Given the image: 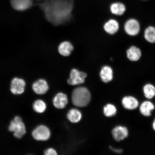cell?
Masks as SVG:
<instances>
[{"mask_svg": "<svg viewBox=\"0 0 155 155\" xmlns=\"http://www.w3.org/2000/svg\"><path fill=\"white\" fill-rule=\"evenodd\" d=\"M74 0H44L37 5L46 20L55 26L68 23L72 18Z\"/></svg>", "mask_w": 155, "mask_h": 155, "instance_id": "cell-1", "label": "cell"}, {"mask_svg": "<svg viewBox=\"0 0 155 155\" xmlns=\"http://www.w3.org/2000/svg\"><path fill=\"white\" fill-rule=\"evenodd\" d=\"M91 96L88 89L84 87H79L75 89L72 94V101L75 106L83 107L88 104Z\"/></svg>", "mask_w": 155, "mask_h": 155, "instance_id": "cell-2", "label": "cell"}, {"mask_svg": "<svg viewBox=\"0 0 155 155\" xmlns=\"http://www.w3.org/2000/svg\"><path fill=\"white\" fill-rule=\"evenodd\" d=\"M9 130L14 133V136L17 138L21 139L26 133V127L22 118L16 116L11 121L9 126Z\"/></svg>", "mask_w": 155, "mask_h": 155, "instance_id": "cell-3", "label": "cell"}, {"mask_svg": "<svg viewBox=\"0 0 155 155\" xmlns=\"http://www.w3.org/2000/svg\"><path fill=\"white\" fill-rule=\"evenodd\" d=\"M87 77L86 73L79 71L76 69H73L71 71L69 78L67 82L69 85L72 86L81 84L84 82Z\"/></svg>", "mask_w": 155, "mask_h": 155, "instance_id": "cell-4", "label": "cell"}, {"mask_svg": "<svg viewBox=\"0 0 155 155\" xmlns=\"http://www.w3.org/2000/svg\"><path fill=\"white\" fill-rule=\"evenodd\" d=\"M112 134L114 140L117 142H120L128 137L129 132V129L125 126L117 125L112 129Z\"/></svg>", "mask_w": 155, "mask_h": 155, "instance_id": "cell-5", "label": "cell"}, {"mask_svg": "<svg viewBox=\"0 0 155 155\" xmlns=\"http://www.w3.org/2000/svg\"><path fill=\"white\" fill-rule=\"evenodd\" d=\"M32 136L36 140L46 141L49 138L50 132L47 127L44 125H40L33 131Z\"/></svg>", "mask_w": 155, "mask_h": 155, "instance_id": "cell-6", "label": "cell"}, {"mask_svg": "<svg viewBox=\"0 0 155 155\" xmlns=\"http://www.w3.org/2000/svg\"><path fill=\"white\" fill-rule=\"evenodd\" d=\"M121 103L123 108L129 111H133L137 109L140 105L138 100L135 97L131 95L123 97Z\"/></svg>", "mask_w": 155, "mask_h": 155, "instance_id": "cell-7", "label": "cell"}, {"mask_svg": "<svg viewBox=\"0 0 155 155\" xmlns=\"http://www.w3.org/2000/svg\"><path fill=\"white\" fill-rule=\"evenodd\" d=\"M26 82L24 79L15 77L11 81L10 90L13 94H21L25 91Z\"/></svg>", "mask_w": 155, "mask_h": 155, "instance_id": "cell-8", "label": "cell"}, {"mask_svg": "<svg viewBox=\"0 0 155 155\" xmlns=\"http://www.w3.org/2000/svg\"><path fill=\"white\" fill-rule=\"evenodd\" d=\"M124 30L129 35L135 36L139 34L140 30V25L138 21L134 19L127 21L124 25Z\"/></svg>", "mask_w": 155, "mask_h": 155, "instance_id": "cell-9", "label": "cell"}, {"mask_svg": "<svg viewBox=\"0 0 155 155\" xmlns=\"http://www.w3.org/2000/svg\"><path fill=\"white\" fill-rule=\"evenodd\" d=\"M139 108L141 115L145 117H150L155 109V105L153 103L148 100L141 103Z\"/></svg>", "mask_w": 155, "mask_h": 155, "instance_id": "cell-10", "label": "cell"}, {"mask_svg": "<svg viewBox=\"0 0 155 155\" xmlns=\"http://www.w3.org/2000/svg\"><path fill=\"white\" fill-rule=\"evenodd\" d=\"M13 8L15 10L24 11L31 8L33 4L32 0H11Z\"/></svg>", "mask_w": 155, "mask_h": 155, "instance_id": "cell-11", "label": "cell"}, {"mask_svg": "<svg viewBox=\"0 0 155 155\" xmlns=\"http://www.w3.org/2000/svg\"><path fill=\"white\" fill-rule=\"evenodd\" d=\"M34 91L38 94H45L48 90V83L44 79H41L36 81L32 84Z\"/></svg>", "mask_w": 155, "mask_h": 155, "instance_id": "cell-12", "label": "cell"}, {"mask_svg": "<svg viewBox=\"0 0 155 155\" xmlns=\"http://www.w3.org/2000/svg\"><path fill=\"white\" fill-rule=\"evenodd\" d=\"M54 106L58 109H62L67 105L68 98L66 94L62 93H58L53 100Z\"/></svg>", "mask_w": 155, "mask_h": 155, "instance_id": "cell-13", "label": "cell"}, {"mask_svg": "<svg viewBox=\"0 0 155 155\" xmlns=\"http://www.w3.org/2000/svg\"><path fill=\"white\" fill-rule=\"evenodd\" d=\"M100 76L104 83L111 82L113 78V71L112 68L109 66H104L101 70Z\"/></svg>", "mask_w": 155, "mask_h": 155, "instance_id": "cell-14", "label": "cell"}, {"mask_svg": "<svg viewBox=\"0 0 155 155\" xmlns=\"http://www.w3.org/2000/svg\"><path fill=\"white\" fill-rule=\"evenodd\" d=\"M119 23L115 19H111L105 23L104 26V31L108 34L114 35L119 30Z\"/></svg>", "mask_w": 155, "mask_h": 155, "instance_id": "cell-15", "label": "cell"}, {"mask_svg": "<svg viewBox=\"0 0 155 155\" xmlns=\"http://www.w3.org/2000/svg\"><path fill=\"white\" fill-rule=\"evenodd\" d=\"M73 49L72 44L71 42L68 41L61 42L58 48L59 54L64 57H68L70 55Z\"/></svg>", "mask_w": 155, "mask_h": 155, "instance_id": "cell-16", "label": "cell"}, {"mask_svg": "<svg viewBox=\"0 0 155 155\" xmlns=\"http://www.w3.org/2000/svg\"><path fill=\"white\" fill-rule=\"evenodd\" d=\"M127 57L130 61H135L140 59L141 55V50L135 46H132L127 50Z\"/></svg>", "mask_w": 155, "mask_h": 155, "instance_id": "cell-17", "label": "cell"}, {"mask_svg": "<svg viewBox=\"0 0 155 155\" xmlns=\"http://www.w3.org/2000/svg\"><path fill=\"white\" fill-rule=\"evenodd\" d=\"M142 90L143 95L147 100H152L155 97V86L151 83L145 84Z\"/></svg>", "mask_w": 155, "mask_h": 155, "instance_id": "cell-18", "label": "cell"}, {"mask_svg": "<svg viewBox=\"0 0 155 155\" xmlns=\"http://www.w3.org/2000/svg\"><path fill=\"white\" fill-rule=\"evenodd\" d=\"M110 10L114 15H121L124 14L126 11V7L124 4L120 2L112 3L110 6Z\"/></svg>", "mask_w": 155, "mask_h": 155, "instance_id": "cell-19", "label": "cell"}, {"mask_svg": "<svg viewBox=\"0 0 155 155\" xmlns=\"http://www.w3.org/2000/svg\"><path fill=\"white\" fill-rule=\"evenodd\" d=\"M67 118L71 123H77L81 120L82 114L78 110L72 109L68 112Z\"/></svg>", "mask_w": 155, "mask_h": 155, "instance_id": "cell-20", "label": "cell"}, {"mask_svg": "<svg viewBox=\"0 0 155 155\" xmlns=\"http://www.w3.org/2000/svg\"><path fill=\"white\" fill-rule=\"evenodd\" d=\"M144 38L147 41L150 43L155 42V28L150 26L147 28L145 31Z\"/></svg>", "mask_w": 155, "mask_h": 155, "instance_id": "cell-21", "label": "cell"}, {"mask_svg": "<svg viewBox=\"0 0 155 155\" xmlns=\"http://www.w3.org/2000/svg\"><path fill=\"white\" fill-rule=\"evenodd\" d=\"M117 112V109L114 104H108L104 107V113L106 117H111L115 116Z\"/></svg>", "mask_w": 155, "mask_h": 155, "instance_id": "cell-22", "label": "cell"}, {"mask_svg": "<svg viewBox=\"0 0 155 155\" xmlns=\"http://www.w3.org/2000/svg\"><path fill=\"white\" fill-rule=\"evenodd\" d=\"M33 108L34 111L37 113H43L45 111L46 105L45 103L41 100L36 101L33 104Z\"/></svg>", "mask_w": 155, "mask_h": 155, "instance_id": "cell-23", "label": "cell"}, {"mask_svg": "<svg viewBox=\"0 0 155 155\" xmlns=\"http://www.w3.org/2000/svg\"><path fill=\"white\" fill-rule=\"evenodd\" d=\"M44 154L45 155H56L57 152L53 148H49L45 151Z\"/></svg>", "mask_w": 155, "mask_h": 155, "instance_id": "cell-24", "label": "cell"}, {"mask_svg": "<svg viewBox=\"0 0 155 155\" xmlns=\"http://www.w3.org/2000/svg\"><path fill=\"white\" fill-rule=\"evenodd\" d=\"M110 148L113 151V152L116 153L121 154L123 152V150L122 149L114 148L111 146L110 147Z\"/></svg>", "mask_w": 155, "mask_h": 155, "instance_id": "cell-25", "label": "cell"}, {"mask_svg": "<svg viewBox=\"0 0 155 155\" xmlns=\"http://www.w3.org/2000/svg\"><path fill=\"white\" fill-rule=\"evenodd\" d=\"M152 127L153 130L155 132V118L153 120L152 123Z\"/></svg>", "mask_w": 155, "mask_h": 155, "instance_id": "cell-26", "label": "cell"}]
</instances>
